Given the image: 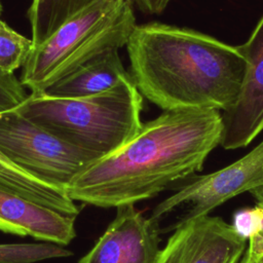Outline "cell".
Wrapping results in <instances>:
<instances>
[{
    "instance_id": "obj_1",
    "label": "cell",
    "mask_w": 263,
    "mask_h": 263,
    "mask_svg": "<svg viewBox=\"0 0 263 263\" xmlns=\"http://www.w3.org/2000/svg\"><path fill=\"white\" fill-rule=\"evenodd\" d=\"M218 110H172L143 123L116 152L93 160L65 187L74 200L117 208L154 197L173 182L201 171L221 142Z\"/></svg>"
},
{
    "instance_id": "obj_2",
    "label": "cell",
    "mask_w": 263,
    "mask_h": 263,
    "mask_svg": "<svg viewBox=\"0 0 263 263\" xmlns=\"http://www.w3.org/2000/svg\"><path fill=\"white\" fill-rule=\"evenodd\" d=\"M125 46L138 90L163 111L224 112L238 98L248 63L237 46L160 23L137 25Z\"/></svg>"
},
{
    "instance_id": "obj_3",
    "label": "cell",
    "mask_w": 263,
    "mask_h": 263,
    "mask_svg": "<svg viewBox=\"0 0 263 263\" xmlns=\"http://www.w3.org/2000/svg\"><path fill=\"white\" fill-rule=\"evenodd\" d=\"M142 95L132 77L111 89L84 98L30 93L16 110L65 142L98 158L128 143L141 129Z\"/></svg>"
},
{
    "instance_id": "obj_4",
    "label": "cell",
    "mask_w": 263,
    "mask_h": 263,
    "mask_svg": "<svg viewBox=\"0 0 263 263\" xmlns=\"http://www.w3.org/2000/svg\"><path fill=\"white\" fill-rule=\"evenodd\" d=\"M136 26L132 0H96L33 48L21 82L31 93H40L80 67L119 50Z\"/></svg>"
},
{
    "instance_id": "obj_5",
    "label": "cell",
    "mask_w": 263,
    "mask_h": 263,
    "mask_svg": "<svg viewBox=\"0 0 263 263\" xmlns=\"http://www.w3.org/2000/svg\"><path fill=\"white\" fill-rule=\"evenodd\" d=\"M0 152L27 173L63 188L86 165L99 159L16 110L0 113Z\"/></svg>"
},
{
    "instance_id": "obj_6",
    "label": "cell",
    "mask_w": 263,
    "mask_h": 263,
    "mask_svg": "<svg viewBox=\"0 0 263 263\" xmlns=\"http://www.w3.org/2000/svg\"><path fill=\"white\" fill-rule=\"evenodd\" d=\"M263 188V141L231 164L208 175L197 176L160 201L151 219L159 220L178 206L189 204L182 219L209 215L234 196Z\"/></svg>"
},
{
    "instance_id": "obj_7",
    "label": "cell",
    "mask_w": 263,
    "mask_h": 263,
    "mask_svg": "<svg viewBox=\"0 0 263 263\" xmlns=\"http://www.w3.org/2000/svg\"><path fill=\"white\" fill-rule=\"evenodd\" d=\"M246 238L221 217L181 219L155 263H238Z\"/></svg>"
},
{
    "instance_id": "obj_8",
    "label": "cell",
    "mask_w": 263,
    "mask_h": 263,
    "mask_svg": "<svg viewBox=\"0 0 263 263\" xmlns=\"http://www.w3.org/2000/svg\"><path fill=\"white\" fill-rule=\"evenodd\" d=\"M236 46L248 67L235 104L222 112L224 149L246 147L263 130V15L249 39Z\"/></svg>"
},
{
    "instance_id": "obj_9",
    "label": "cell",
    "mask_w": 263,
    "mask_h": 263,
    "mask_svg": "<svg viewBox=\"0 0 263 263\" xmlns=\"http://www.w3.org/2000/svg\"><path fill=\"white\" fill-rule=\"evenodd\" d=\"M159 242L158 222L125 203L116 208L115 218L77 263H155Z\"/></svg>"
},
{
    "instance_id": "obj_10",
    "label": "cell",
    "mask_w": 263,
    "mask_h": 263,
    "mask_svg": "<svg viewBox=\"0 0 263 263\" xmlns=\"http://www.w3.org/2000/svg\"><path fill=\"white\" fill-rule=\"evenodd\" d=\"M75 217L61 214L20 195L0 189V231L59 246L76 236Z\"/></svg>"
},
{
    "instance_id": "obj_11",
    "label": "cell",
    "mask_w": 263,
    "mask_h": 263,
    "mask_svg": "<svg viewBox=\"0 0 263 263\" xmlns=\"http://www.w3.org/2000/svg\"><path fill=\"white\" fill-rule=\"evenodd\" d=\"M129 77L118 50H112L53 82L39 95L63 99L90 97L107 91Z\"/></svg>"
},
{
    "instance_id": "obj_12",
    "label": "cell",
    "mask_w": 263,
    "mask_h": 263,
    "mask_svg": "<svg viewBox=\"0 0 263 263\" xmlns=\"http://www.w3.org/2000/svg\"><path fill=\"white\" fill-rule=\"evenodd\" d=\"M0 189L25 197L61 214L77 218L80 209L65 188L43 181L8 160L0 152Z\"/></svg>"
},
{
    "instance_id": "obj_13",
    "label": "cell",
    "mask_w": 263,
    "mask_h": 263,
    "mask_svg": "<svg viewBox=\"0 0 263 263\" xmlns=\"http://www.w3.org/2000/svg\"><path fill=\"white\" fill-rule=\"evenodd\" d=\"M96 0H33L28 10L35 46L47 40L62 25Z\"/></svg>"
},
{
    "instance_id": "obj_14",
    "label": "cell",
    "mask_w": 263,
    "mask_h": 263,
    "mask_svg": "<svg viewBox=\"0 0 263 263\" xmlns=\"http://www.w3.org/2000/svg\"><path fill=\"white\" fill-rule=\"evenodd\" d=\"M33 48L32 39L17 33L0 18V70L14 73L24 67Z\"/></svg>"
},
{
    "instance_id": "obj_15",
    "label": "cell",
    "mask_w": 263,
    "mask_h": 263,
    "mask_svg": "<svg viewBox=\"0 0 263 263\" xmlns=\"http://www.w3.org/2000/svg\"><path fill=\"white\" fill-rule=\"evenodd\" d=\"M28 97L25 86L14 73L0 70V113L16 109Z\"/></svg>"
},
{
    "instance_id": "obj_16",
    "label": "cell",
    "mask_w": 263,
    "mask_h": 263,
    "mask_svg": "<svg viewBox=\"0 0 263 263\" xmlns=\"http://www.w3.org/2000/svg\"><path fill=\"white\" fill-rule=\"evenodd\" d=\"M249 247L243 255L250 259L263 257V208L256 205V218L248 236Z\"/></svg>"
},
{
    "instance_id": "obj_17",
    "label": "cell",
    "mask_w": 263,
    "mask_h": 263,
    "mask_svg": "<svg viewBox=\"0 0 263 263\" xmlns=\"http://www.w3.org/2000/svg\"><path fill=\"white\" fill-rule=\"evenodd\" d=\"M137 6L145 13L157 14L164 10L171 0H134Z\"/></svg>"
},
{
    "instance_id": "obj_18",
    "label": "cell",
    "mask_w": 263,
    "mask_h": 263,
    "mask_svg": "<svg viewBox=\"0 0 263 263\" xmlns=\"http://www.w3.org/2000/svg\"><path fill=\"white\" fill-rule=\"evenodd\" d=\"M252 193L255 195V197L257 199V205L263 208V188L255 190Z\"/></svg>"
},
{
    "instance_id": "obj_19",
    "label": "cell",
    "mask_w": 263,
    "mask_h": 263,
    "mask_svg": "<svg viewBox=\"0 0 263 263\" xmlns=\"http://www.w3.org/2000/svg\"><path fill=\"white\" fill-rule=\"evenodd\" d=\"M238 263H263V257L260 258V259L254 260V259H250L246 255H243Z\"/></svg>"
},
{
    "instance_id": "obj_20",
    "label": "cell",
    "mask_w": 263,
    "mask_h": 263,
    "mask_svg": "<svg viewBox=\"0 0 263 263\" xmlns=\"http://www.w3.org/2000/svg\"><path fill=\"white\" fill-rule=\"evenodd\" d=\"M2 9H3V7H2V3H1V0H0V14H1V12H2Z\"/></svg>"
}]
</instances>
